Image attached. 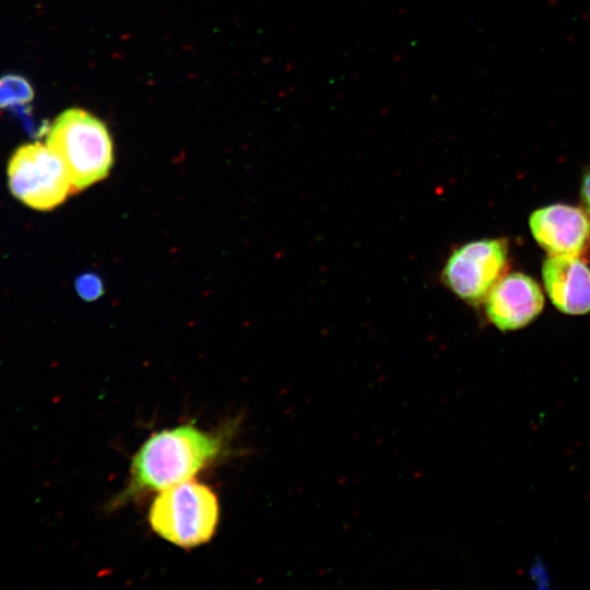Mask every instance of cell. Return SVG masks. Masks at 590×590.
I'll use <instances>...</instances> for the list:
<instances>
[{
	"label": "cell",
	"instance_id": "1",
	"mask_svg": "<svg viewBox=\"0 0 590 590\" xmlns=\"http://www.w3.org/2000/svg\"><path fill=\"white\" fill-rule=\"evenodd\" d=\"M224 446L222 433L204 432L191 424L153 434L133 456L128 484L115 506L192 480L222 455Z\"/></svg>",
	"mask_w": 590,
	"mask_h": 590
},
{
	"label": "cell",
	"instance_id": "2",
	"mask_svg": "<svg viewBox=\"0 0 590 590\" xmlns=\"http://www.w3.org/2000/svg\"><path fill=\"white\" fill-rule=\"evenodd\" d=\"M47 145L62 161L72 192L104 179L114 162L113 142L106 126L78 108L58 116L49 130Z\"/></svg>",
	"mask_w": 590,
	"mask_h": 590
},
{
	"label": "cell",
	"instance_id": "3",
	"mask_svg": "<svg viewBox=\"0 0 590 590\" xmlns=\"http://www.w3.org/2000/svg\"><path fill=\"white\" fill-rule=\"evenodd\" d=\"M219 518L216 495L209 486L193 480L162 489L149 511L153 531L184 548L209 542Z\"/></svg>",
	"mask_w": 590,
	"mask_h": 590
},
{
	"label": "cell",
	"instance_id": "4",
	"mask_svg": "<svg viewBox=\"0 0 590 590\" xmlns=\"http://www.w3.org/2000/svg\"><path fill=\"white\" fill-rule=\"evenodd\" d=\"M11 192L36 210H50L73 193L59 156L40 143L26 144L13 154L8 167Z\"/></svg>",
	"mask_w": 590,
	"mask_h": 590
},
{
	"label": "cell",
	"instance_id": "5",
	"mask_svg": "<svg viewBox=\"0 0 590 590\" xmlns=\"http://www.w3.org/2000/svg\"><path fill=\"white\" fill-rule=\"evenodd\" d=\"M507 266L505 239L473 240L451 252L441 271V281L460 299L476 305L485 300Z\"/></svg>",
	"mask_w": 590,
	"mask_h": 590
},
{
	"label": "cell",
	"instance_id": "6",
	"mask_svg": "<svg viewBox=\"0 0 590 590\" xmlns=\"http://www.w3.org/2000/svg\"><path fill=\"white\" fill-rule=\"evenodd\" d=\"M536 243L551 256H580L590 246V219L581 209L552 204L529 220Z\"/></svg>",
	"mask_w": 590,
	"mask_h": 590
},
{
	"label": "cell",
	"instance_id": "7",
	"mask_svg": "<svg viewBox=\"0 0 590 590\" xmlns=\"http://www.w3.org/2000/svg\"><path fill=\"white\" fill-rule=\"evenodd\" d=\"M544 297L530 276L515 272L503 276L485 298L488 320L502 331L529 324L543 309Z\"/></svg>",
	"mask_w": 590,
	"mask_h": 590
},
{
	"label": "cell",
	"instance_id": "8",
	"mask_svg": "<svg viewBox=\"0 0 590 590\" xmlns=\"http://www.w3.org/2000/svg\"><path fill=\"white\" fill-rule=\"evenodd\" d=\"M545 290L554 306L569 315L590 312V269L576 256H551L542 267Z\"/></svg>",
	"mask_w": 590,
	"mask_h": 590
},
{
	"label": "cell",
	"instance_id": "9",
	"mask_svg": "<svg viewBox=\"0 0 590 590\" xmlns=\"http://www.w3.org/2000/svg\"><path fill=\"white\" fill-rule=\"evenodd\" d=\"M31 83L22 75L7 74L0 78V108L24 105L33 99Z\"/></svg>",
	"mask_w": 590,
	"mask_h": 590
},
{
	"label": "cell",
	"instance_id": "10",
	"mask_svg": "<svg viewBox=\"0 0 590 590\" xmlns=\"http://www.w3.org/2000/svg\"><path fill=\"white\" fill-rule=\"evenodd\" d=\"M75 291L84 300L97 299L104 292L102 280L94 273H83L75 279Z\"/></svg>",
	"mask_w": 590,
	"mask_h": 590
},
{
	"label": "cell",
	"instance_id": "11",
	"mask_svg": "<svg viewBox=\"0 0 590 590\" xmlns=\"http://www.w3.org/2000/svg\"><path fill=\"white\" fill-rule=\"evenodd\" d=\"M581 199L590 212V170L585 175L581 186Z\"/></svg>",
	"mask_w": 590,
	"mask_h": 590
}]
</instances>
